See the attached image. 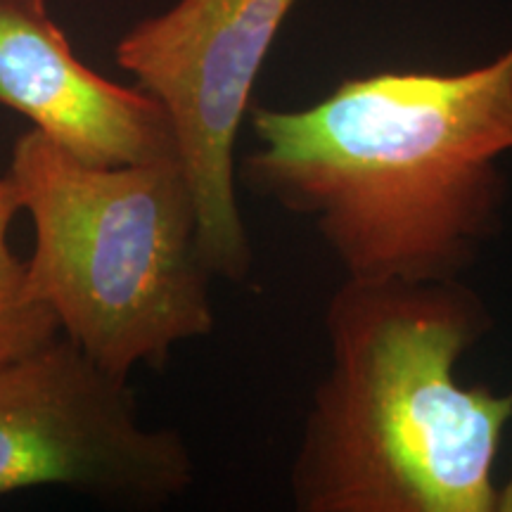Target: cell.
I'll use <instances>...</instances> for the list:
<instances>
[{
    "label": "cell",
    "mask_w": 512,
    "mask_h": 512,
    "mask_svg": "<svg viewBox=\"0 0 512 512\" xmlns=\"http://www.w3.org/2000/svg\"><path fill=\"white\" fill-rule=\"evenodd\" d=\"M192 482L195 460L181 434L145 427L128 380L69 337L0 366V496L64 486L157 508Z\"/></svg>",
    "instance_id": "5"
},
{
    "label": "cell",
    "mask_w": 512,
    "mask_h": 512,
    "mask_svg": "<svg viewBox=\"0 0 512 512\" xmlns=\"http://www.w3.org/2000/svg\"><path fill=\"white\" fill-rule=\"evenodd\" d=\"M494 512H512V472L510 477L505 479V484L496 486Z\"/></svg>",
    "instance_id": "8"
},
{
    "label": "cell",
    "mask_w": 512,
    "mask_h": 512,
    "mask_svg": "<svg viewBox=\"0 0 512 512\" xmlns=\"http://www.w3.org/2000/svg\"><path fill=\"white\" fill-rule=\"evenodd\" d=\"M0 107L93 166L178 157L169 114L143 88L119 86L69 46L46 0H0Z\"/></svg>",
    "instance_id": "6"
},
{
    "label": "cell",
    "mask_w": 512,
    "mask_h": 512,
    "mask_svg": "<svg viewBox=\"0 0 512 512\" xmlns=\"http://www.w3.org/2000/svg\"><path fill=\"white\" fill-rule=\"evenodd\" d=\"M8 176L34 226L31 297L95 363L128 380L214 332V273L181 159L93 166L29 128Z\"/></svg>",
    "instance_id": "3"
},
{
    "label": "cell",
    "mask_w": 512,
    "mask_h": 512,
    "mask_svg": "<svg viewBox=\"0 0 512 512\" xmlns=\"http://www.w3.org/2000/svg\"><path fill=\"white\" fill-rule=\"evenodd\" d=\"M463 280H351L325 309L330 368L290 472L299 512H494L512 392L460 384L494 330Z\"/></svg>",
    "instance_id": "2"
},
{
    "label": "cell",
    "mask_w": 512,
    "mask_h": 512,
    "mask_svg": "<svg viewBox=\"0 0 512 512\" xmlns=\"http://www.w3.org/2000/svg\"><path fill=\"white\" fill-rule=\"evenodd\" d=\"M249 192L313 223L351 280H460L503 233L512 46L458 74L377 72L249 107Z\"/></svg>",
    "instance_id": "1"
},
{
    "label": "cell",
    "mask_w": 512,
    "mask_h": 512,
    "mask_svg": "<svg viewBox=\"0 0 512 512\" xmlns=\"http://www.w3.org/2000/svg\"><path fill=\"white\" fill-rule=\"evenodd\" d=\"M299 0H178L119 38L117 64L169 114L188 174L204 259L245 283L252 242L238 207L235 143L271 46Z\"/></svg>",
    "instance_id": "4"
},
{
    "label": "cell",
    "mask_w": 512,
    "mask_h": 512,
    "mask_svg": "<svg viewBox=\"0 0 512 512\" xmlns=\"http://www.w3.org/2000/svg\"><path fill=\"white\" fill-rule=\"evenodd\" d=\"M22 214L15 183L0 176V366L60 337L55 313L31 297L27 266L10 249V226Z\"/></svg>",
    "instance_id": "7"
}]
</instances>
